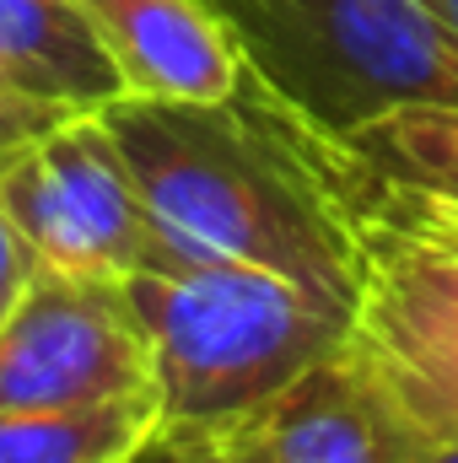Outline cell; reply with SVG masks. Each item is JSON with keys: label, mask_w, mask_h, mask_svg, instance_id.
Segmentation results:
<instances>
[{"label": "cell", "mask_w": 458, "mask_h": 463, "mask_svg": "<svg viewBox=\"0 0 458 463\" xmlns=\"http://www.w3.org/2000/svg\"><path fill=\"white\" fill-rule=\"evenodd\" d=\"M103 118L140 189L146 264H259L350 313L356 248L324 178V129L264 92L248 65L222 103L119 92Z\"/></svg>", "instance_id": "cell-1"}, {"label": "cell", "mask_w": 458, "mask_h": 463, "mask_svg": "<svg viewBox=\"0 0 458 463\" xmlns=\"http://www.w3.org/2000/svg\"><path fill=\"white\" fill-rule=\"evenodd\" d=\"M356 248L345 350L432 437H458V205L367 167L340 135L319 140Z\"/></svg>", "instance_id": "cell-2"}, {"label": "cell", "mask_w": 458, "mask_h": 463, "mask_svg": "<svg viewBox=\"0 0 458 463\" xmlns=\"http://www.w3.org/2000/svg\"><path fill=\"white\" fill-rule=\"evenodd\" d=\"M162 426H222L345 340L350 313L259 264H146L124 280Z\"/></svg>", "instance_id": "cell-3"}, {"label": "cell", "mask_w": 458, "mask_h": 463, "mask_svg": "<svg viewBox=\"0 0 458 463\" xmlns=\"http://www.w3.org/2000/svg\"><path fill=\"white\" fill-rule=\"evenodd\" d=\"M248 76L345 135L394 103H458V27L432 0H211Z\"/></svg>", "instance_id": "cell-4"}, {"label": "cell", "mask_w": 458, "mask_h": 463, "mask_svg": "<svg viewBox=\"0 0 458 463\" xmlns=\"http://www.w3.org/2000/svg\"><path fill=\"white\" fill-rule=\"evenodd\" d=\"M0 200L43 269L129 280L151 259L140 189L103 109L65 114L22 140L0 162Z\"/></svg>", "instance_id": "cell-5"}, {"label": "cell", "mask_w": 458, "mask_h": 463, "mask_svg": "<svg viewBox=\"0 0 458 463\" xmlns=\"http://www.w3.org/2000/svg\"><path fill=\"white\" fill-rule=\"evenodd\" d=\"M157 366L124 280L33 269L0 318V410H60L151 393Z\"/></svg>", "instance_id": "cell-6"}, {"label": "cell", "mask_w": 458, "mask_h": 463, "mask_svg": "<svg viewBox=\"0 0 458 463\" xmlns=\"http://www.w3.org/2000/svg\"><path fill=\"white\" fill-rule=\"evenodd\" d=\"M211 431L232 463H421L432 453V437L388 399L345 340Z\"/></svg>", "instance_id": "cell-7"}, {"label": "cell", "mask_w": 458, "mask_h": 463, "mask_svg": "<svg viewBox=\"0 0 458 463\" xmlns=\"http://www.w3.org/2000/svg\"><path fill=\"white\" fill-rule=\"evenodd\" d=\"M129 98L222 103L243 87V49L211 0H76Z\"/></svg>", "instance_id": "cell-8"}, {"label": "cell", "mask_w": 458, "mask_h": 463, "mask_svg": "<svg viewBox=\"0 0 458 463\" xmlns=\"http://www.w3.org/2000/svg\"><path fill=\"white\" fill-rule=\"evenodd\" d=\"M0 71L60 114H92L124 92L76 0H0Z\"/></svg>", "instance_id": "cell-9"}, {"label": "cell", "mask_w": 458, "mask_h": 463, "mask_svg": "<svg viewBox=\"0 0 458 463\" xmlns=\"http://www.w3.org/2000/svg\"><path fill=\"white\" fill-rule=\"evenodd\" d=\"M162 431V399L124 393L103 404L0 410V463H135Z\"/></svg>", "instance_id": "cell-10"}, {"label": "cell", "mask_w": 458, "mask_h": 463, "mask_svg": "<svg viewBox=\"0 0 458 463\" xmlns=\"http://www.w3.org/2000/svg\"><path fill=\"white\" fill-rule=\"evenodd\" d=\"M340 140L367 167L458 205V103H394Z\"/></svg>", "instance_id": "cell-11"}, {"label": "cell", "mask_w": 458, "mask_h": 463, "mask_svg": "<svg viewBox=\"0 0 458 463\" xmlns=\"http://www.w3.org/2000/svg\"><path fill=\"white\" fill-rule=\"evenodd\" d=\"M135 463H232V458L211 426H162L135 453Z\"/></svg>", "instance_id": "cell-12"}, {"label": "cell", "mask_w": 458, "mask_h": 463, "mask_svg": "<svg viewBox=\"0 0 458 463\" xmlns=\"http://www.w3.org/2000/svg\"><path fill=\"white\" fill-rule=\"evenodd\" d=\"M33 253H27V242H22V232L11 222V211H5V200H0V318L16 307V297L27 291V280H33Z\"/></svg>", "instance_id": "cell-13"}, {"label": "cell", "mask_w": 458, "mask_h": 463, "mask_svg": "<svg viewBox=\"0 0 458 463\" xmlns=\"http://www.w3.org/2000/svg\"><path fill=\"white\" fill-rule=\"evenodd\" d=\"M0 118H16V124H54V118H65V114L49 109V103H38V98H27V92L0 71Z\"/></svg>", "instance_id": "cell-14"}, {"label": "cell", "mask_w": 458, "mask_h": 463, "mask_svg": "<svg viewBox=\"0 0 458 463\" xmlns=\"http://www.w3.org/2000/svg\"><path fill=\"white\" fill-rule=\"evenodd\" d=\"M38 129H49V124H16V118H0V162H5L22 140H33Z\"/></svg>", "instance_id": "cell-15"}, {"label": "cell", "mask_w": 458, "mask_h": 463, "mask_svg": "<svg viewBox=\"0 0 458 463\" xmlns=\"http://www.w3.org/2000/svg\"><path fill=\"white\" fill-rule=\"evenodd\" d=\"M421 463H458V437L453 442H432V453H426Z\"/></svg>", "instance_id": "cell-16"}, {"label": "cell", "mask_w": 458, "mask_h": 463, "mask_svg": "<svg viewBox=\"0 0 458 463\" xmlns=\"http://www.w3.org/2000/svg\"><path fill=\"white\" fill-rule=\"evenodd\" d=\"M432 5H437V11H443V16L458 27V0H432Z\"/></svg>", "instance_id": "cell-17"}]
</instances>
